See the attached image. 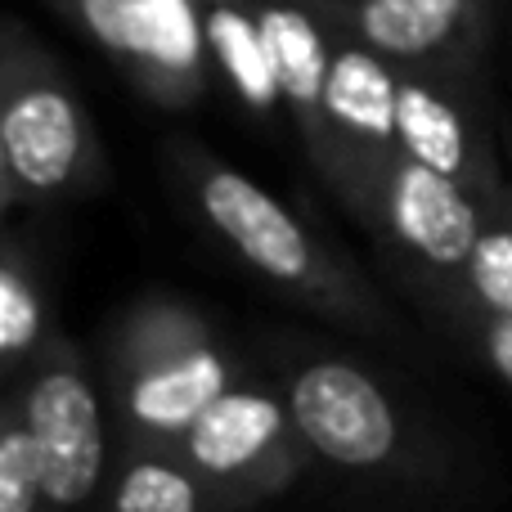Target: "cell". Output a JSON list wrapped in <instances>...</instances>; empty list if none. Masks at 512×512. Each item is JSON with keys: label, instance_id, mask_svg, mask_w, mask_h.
<instances>
[{"label": "cell", "instance_id": "4", "mask_svg": "<svg viewBox=\"0 0 512 512\" xmlns=\"http://www.w3.org/2000/svg\"><path fill=\"white\" fill-rule=\"evenodd\" d=\"M292 423L310 459L355 481H409L432 472V450L391 387L342 351H297L283 369Z\"/></svg>", "mask_w": 512, "mask_h": 512}, {"label": "cell", "instance_id": "18", "mask_svg": "<svg viewBox=\"0 0 512 512\" xmlns=\"http://www.w3.org/2000/svg\"><path fill=\"white\" fill-rule=\"evenodd\" d=\"M50 5H59V9H63V14H68V18H72V14H77V0H50Z\"/></svg>", "mask_w": 512, "mask_h": 512}, {"label": "cell", "instance_id": "10", "mask_svg": "<svg viewBox=\"0 0 512 512\" xmlns=\"http://www.w3.org/2000/svg\"><path fill=\"white\" fill-rule=\"evenodd\" d=\"M396 153L468 185L481 203L504 189L490 135L468 99V81L396 63Z\"/></svg>", "mask_w": 512, "mask_h": 512}, {"label": "cell", "instance_id": "15", "mask_svg": "<svg viewBox=\"0 0 512 512\" xmlns=\"http://www.w3.org/2000/svg\"><path fill=\"white\" fill-rule=\"evenodd\" d=\"M459 288L481 310L512 319V185H504L486 203V225H481V239L472 248Z\"/></svg>", "mask_w": 512, "mask_h": 512}, {"label": "cell", "instance_id": "11", "mask_svg": "<svg viewBox=\"0 0 512 512\" xmlns=\"http://www.w3.org/2000/svg\"><path fill=\"white\" fill-rule=\"evenodd\" d=\"M261 18L265 45H270L279 90L288 104L297 135L306 144L310 162L319 171L333 158V135H328L324 90H328V59H333V23L319 14L310 0H252Z\"/></svg>", "mask_w": 512, "mask_h": 512}, {"label": "cell", "instance_id": "1", "mask_svg": "<svg viewBox=\"0 0 512 512\" xmlns=\"http://www.w3.org/2000/svg\"><path fill=\"white\" fill-rule=\"evenodd\" d=\"M171 167L185 180V203L207 239L221 243L252 279L351 333L400 337V319L387 297L283 198L189 140L171 144Z\"/></svg>", "mask_w": 512, "mask_h": 512}, {"label": "cell", "instance_id": "2", "mask_svg": "<svg viewBox=\"0 0 512 512\" xmlns=\"http://www.w3.org/2000/svg\"><path fill=\"white\" fill-rule=\"evenodd\" d=\"M234 382V351L185 301H140L104 342V396L122 441L180 445L189 423Z\"/></svg>", "mask_w": 512, "mask_h": 512}, {"label": "cell", "instance_id": "7", "mask_svg": "<svg viewBox=\"0 0 512 512\" xmlns=\"http://www.w3.org/2000/svg\"><path fill=\"white\" fill-rule=\"evenodd\" d=\"M387 248L414 270L418 279H432V297L463 283L472 248L486 225V203L468 185L423 167V162L391 153L382 162L378 180L369 189V203L360 212Z\"/></svg>", "mask_w": 512, "mask_h": 512}, {"label": "cell", "instance_id": "8", "mask_svg": "<svg viewBox=\"0 0 512 512\" xmlns=\"http://www.w3.org/2000/svg\"><path fill=\"white\" fill-rule=\"evenodd\" d=\"M333 27L400 68L472 81L499 0H310Z\"/></svg>", "mask_w": 512, "mask_h": 512}, {"label": "cell", "instance_id": "3", "mask_svg": "<svg viewBox=\"0 0 512 512\" xmlns=\"http://www.w3.org/2000/svg\"><path fill=\"white\" fill-rule=\"evenodd\" d=\"M0 171L9 212L104 185V149L77 81L18 18H5L0 36Z\"/></svg>", "mask_w": 512, "mask_h": 512}, {"label": "cell", "instance_id": "6", "mask_svg": "<svg viewBox=\"0 0 512 512\" xmlns=\"http://www.w3.org/2000/svg\"><path fill=\"white\" fill-rule=\"evenodd\" d=\"M180 454L225 495L230 508H252L288 490V481L310 459L288 396L252 378L225 387L180 436Z\"/></svg>", "mask_w": 512, "mask_h": 512}, {"label": "cell", "instance_id": "13", "mask_svg": "<svg viewBox=\"0 0 512 512\" xmlns=\"http://www.w3.org/2000/svg\"><path fill=\"white\" fill-rule=\"evenodd\" d=\"M198 14H203L207 50L234 86V95L256 113H274L283 104V90L252 0H198Z\"/></svg>", "mask_w": 512, "mask_h": 512}, {"label": "cell", "instance_id": "9", "mask_svg": "<svg viewBox=\"0 0 512 512\" xmlns=\"http://www.w3.org/2000/svg\"><path fill=\"white\" fill-rule=\"evenodd\" d=\"M77 18L158 104L185 108L203 95L198 0H77Z\"/></svg>", "mask_w": 512, "mask_h": 512}, {"label": "cell", "instance_id": "14", "mask_svg": "<svg viewBox=\"0 0 512 512\" xmlns=\"http://www.w3.org/2000/svg\"><path fill=\"white\" fill-rule=\"evenodd\" d=\"M50 342V297L36 256L23 248L18 234H9L5 261H0V355H5L9 382L23 378V369Z\"/></svg>", "mask_w": 512, "mask_h": 512}, {"label": "cell", "instance_id": "16", "mask_svg": "<svg viewBox=\"0 0 512 512\" xmlns=\"http://www.w3.org/2000/svg\"><path fill=\"white\" fill-rule=\"evenodd\" d=\"M0 512H45L41 454L14 391L5 400V423H0Z\"/></svg>", "mask_w": 512, "mask_h": 512}, {"label": "cell", "instance_id": "12", "mask_svg": "<svg viewBox=\"0 0 512 512\" xmlns=\"http://www.w3.org/2000/svg\"><path fill=\"white\" fill-rule=\"evenodd\" d=\"M104 512H234L180 445L122 441Z\"/></svg>", "mask_w": 512, "mask_h": 512}, {"label": "cell", "instance_id": "17", "mask_svg": "<svg viewBox=\"0 0 512 512\" xmlns=\"http://www.w3.org/2000/svg\"><path fill=\"white\" fill-rule=\"evenodd\" d=\"M432 301L436 306H450V324L459 328L463 337L472 333V346L481 351V360L504 378V387H512V319L495 315V310H481L463 288L436 292Z\"/></svg>", "mask_w": 512, "mask_h": 512}, {"label": "cell", "instance_id": "5", "mask_svg": "<svg viewBox=\"0 0 512 512\" xmlns=\"http://www.w3.org/2000/svg\"><path fill=\"white\" fill-rule=\"evenodd\" d=\"M41 454L45 512H90L108 495L117 450L104 423V391L77 346L50 337L45 351L9 382Z\"/></svg>", "mask_w": 512, "mask_h": 512}]
</instances>
